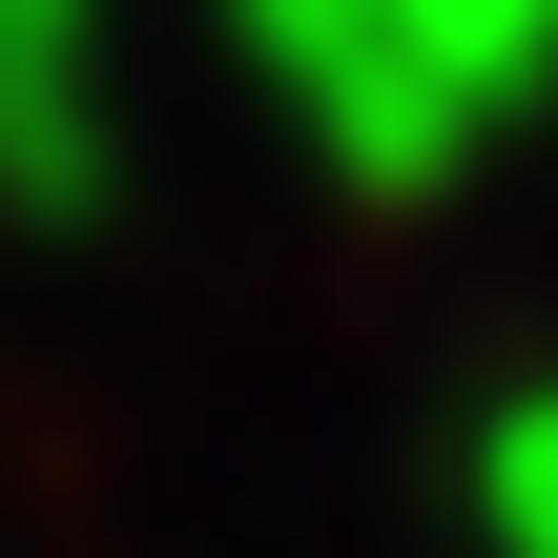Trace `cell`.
Listing matches in <instances>:
<instances>
[{"label":"cell","mask_w":558,"mask_h":558,"mask_svg":"<svg viewBox=\"0 0 558 558\" xmlns=\"http://www.w3.org/2000/svg\"><path fill=\"white\" fill-rule=\"evenodd\" d=\"M228 21H248V62L290 83V124H311L352 186H435V166L476 145V124H456V83L414 62V21H393V0H228Z\"/></svg>","instance_id":"6da1fadb"},{"label":"cell","mask_w":558,"mask_h":558,"mask_svg":"<svg viewBox=\"0 0 558 558\" xmlns=\"http://www.w3.org/2000/svg\"><path fill=\"white\" fill-rule=\"evenodd\" d=\"M0 207L21 228L104 207V0H0Z\"/></svg>","instance_id":"7a4b0ae2"},{"label":"cell","mask_w":558,"mask_h":558,"mask_svg":"<svg viewBox=\"0 0 558 558\" xmlns=\"http://www.w3.org/2000/svg\"><path fill=\"white\" fill-rule=\"evenodd\" d=\"M393 21H414V62L456 83V124H518L558 83V0H393Z\"/></svg>","instance_id":"3957f363"},{"label":"cell","mask_w":558,"mask_h":558,"mask_svg":"<svg viewBox=\"0 0 558 558\" xmlns=\"http://www.w3.org/2000/svg\"><path fill=\"white\" fill-rule=\"evenodd\" d=\"M476 538H497V558H558V373L476 414Z\"/></svg>","instance_id":"277c9868"}]
</instances>
